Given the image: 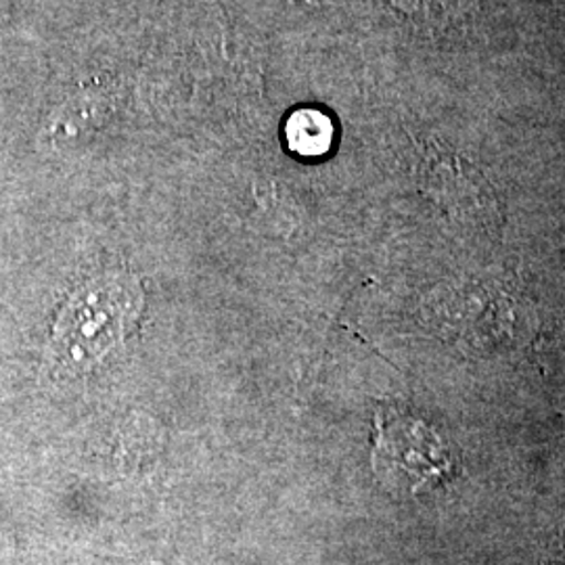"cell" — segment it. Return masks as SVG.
<instances>
[{
    "label": "cell",
    "mask_w": 565,
    "mask_h": 565,
    "mask_svg": "<svg viewBox=\"0 0 565 565\" xmlns=\"http://www.w3.org/2000/svg\"><path fill=\"white\" fill-rule=\"evenodd\" d=\"M111 105L99 95H78L51 114L42 135L53 147L84 141L109 118Z\"/></svg>",
    "instance_id": "3957f363"
},
{
    "label": "cell",
    "mask_w": 565,
    "mask_h": 565,
    "mask_svg": "<svg viewBox=\"0 0 565 565\" xmlns=\"http://www.w3.org/2000/svg\"><path fill=\"white\" fill-rule=\"evenodd\" d=\"M373 469L385 486L403 494H419L455 469V455L429 425L398 411L377 413Z\"/></svg>",
    "instance_id": "7a4b0ae2"
},
{
    "label": "cell",
    "mask_w": 565,
    "mask_h": 565,
    "mask_svg": "<svg viewBox=\"0 0 565 565\" xmlns=\"http://www.w3.org/2000/svg\"><path fill=\"white\" fill-rule=\"evenodd\" d=\"M142 289L130 275L90 279L70 298L55 321L53 354L70 371H88L105 361L135 331Z\"/></svg>",
    "instance_id": "6da1fadb"
},
{
    "label": "cell",
    "mask_w": 565,
    "mask_h": 565,
    "mask_svg": "<svg viewBox=\"0 0 565 565\" xmlns=\"http://www.w3.org/2000/svg\"><path fill=\"white\" fill-rule=\"evenodd\" d=\"M287 141L296 153L306 158L323 156L333 142V124L321 111L303 109L287 121Z\"/></svg>",
    "instance_id": "277c9868"
}]
</instances>
